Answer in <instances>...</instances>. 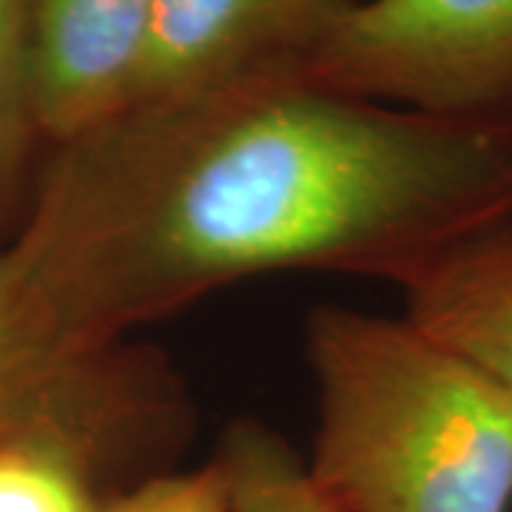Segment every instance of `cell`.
Returning <instances> with one entry per match:
<instances>
[{
    "instance_id": "8fae6325",
    "label": "cell",
    "mask_w": 512,
    "mask_h": 512,
    "mask_svg": "<svg viewBox=\"0 0 512 512\" xmlns=\"http://www.w3.org/2000/svg\"><path fill=\"white\" fill-rule=\"evenodd\" d=\"M100 512H231V476L217 453L197 470L146 478Z\"/></svg>"
},
{
    "instance_id": "8992f818",
    "label": "cell",
    "mask_w": 512,
    "mask_h": 512,
    "mask_svg": "<svg viewBox=\"0 0 512 512\" xmlns=\"http://www.w3.org/2000/svg\"><path fill=\"white\" fill-rule=\"evenodd\" d=\"M154 0H26L43 137L66 143L126 109Z\"/></svg>"
},
{
    "instance_id": "6da1fadb",
    "label": "cell",
    "mask_w": 512,
    "mask_h": 512,
    "mask_svg": "<svg viewBox=\"0 0 512 512\" xmlns=\"http://www.w3.org/2000/svg\"><path fill=\"white\" fill-rule=\"evenodd\" d=\"M512 220V120L402 109L302 72L117 111L49 146L15 237L92 342L245 279L399 285Z\"/></svg>"
},
{
    "instance_id": "ba28073f",
    "label": "cell",
    "mask_w": 512,
    "mask_h": 512,
    "mask_svg": "<svg viewBox=\"0 0 512 512\" xmlns=\"http://www.w3.org/2000/svg\"><path fill=\"white\" fill-rule=\"evenodd\" d=\"M100 461L57 436L0 441V512H100Z\"/></svg>"
},
{
    "instance_id": "30bf717a",
    "label": "cell",
    "mask_w": 512,
    "mask_h": 512,
    "mask_svg": "<svg viewBox=\"0 0 512 512\" xmlns=\"http://www.w3.org/2000/svg\"><path fill=\"white\" fill-rule=\"evenodd\" d=\"M220 458L231 476V512H336L308 467L259 424H237Z\"/></svg>"
},
{
    "instance_id": "52a82bcc",
    "label": "cell",
    "mask_w": 512,
    "mask_h": 512,
    "mask_svg": "<svg viewBox=\"0 0 512 512\" xmlns=\"http://www.w3.org/2000/svg\"><path fill=\"white\" fill-rule=\"evenodd\" d=\"M396 288L413 325L512 393V220L461 239Z\"/></svg>"
},
{
    "instance_id": "9c48e42d",
    "label": "cell",
    "mask_w": 512,
    "mask_h": 512,
    "mask_svg": "<svg viewBox=\"0 0 512 512\" xmlns=\"http://www.w3.org/2000/svg\"><path fill=\"white\" fill-rule=\"evenodd\" d=\"M49 148L37 120L26 0H0V214L35 188V157Z\"/></svg>"
},
{
    "instance_id": "7a4b0ae2",
    "label": "cell",
    "mask_w": 512,
    "mask_h": 512,
    "mask_svg": "<svg viewBox=\"0 0 512 512\" xmlns=\"http://www.w3.org/2000/svg\"><path fill=\"white\" fill-rule=\"evenodd\" d=\"M308 476L336 512H510L512 393L407 316L325 305Z\"/></svg>"
},
{
    "instance_id": "5b68a950",
    "label": "cell",
    "mask_w": 512,
    "mask_h": 512,
    "mask_svg": "<svg viewBox=\"0 0 512 512\" xmlns=\"http://www.w3.org/2000/svg\"><path fill=\"white\" fill-rule=\"evenodd\" d=\"M353 0H154L128 106L302 72Z\"/></svg>"
},
{
    "instance_id": "277c9868",
    "label": "cell",
    "mask_w": 512,
    "mask_h": 512,
    "mask_svg": "<svg viewBox=\"0 0 512 512\" xmlns=\"http://www.w3.org/2000/svg\"><path fill=\"white\" fill-rule=\"evenodd\" d=\"M302 74L402 109L512 120V0H353Z\"/></svg>"
},
{
    "instance_id": "3957f363",
    "label": "cell",
    "mask_w": 512,
    "mask_h": 512,
    "mask_svg": "<svg viewBox=\"0 0 512 512\" xmlns=\"http://www.w3.org/2000/svg\"><path fill=\"white\" fill-rule=\"evenodd\" d=\"M183 416L163 362L77 333L20 239L0 245V441L57 436L106 464L168 439Z\"/></svg>"
}]
</instances>
